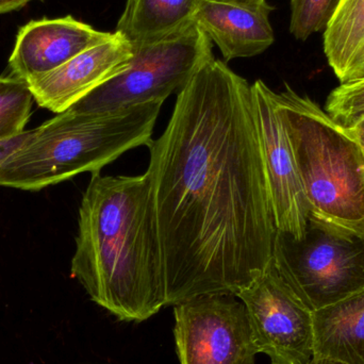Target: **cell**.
I'll return each instance as SVG.
<instances>
[{
	"label": "cell",
	"instance_id": "obj_9",
	"mask_svg": "<svg viewBox=\"0 0 364 364\" xmlns=\"http://www.w3.org/2000/svg\"><path fill=\"white\" fill-rule=\"evenodd\" d=\"M252 97L276 229L301 239L307 228L309 209L292 146L276 106L275 92L262 80H256L252 85Z\"/></svg>",
	"mask_w": 364,
	"mask_h": 364
},
{
	"label": "cell",
	"instance_id": "obj_5",
	"mask_svg": "<svg viewBox=\"0 0 364 364\" xmlns=\"http://www.w3.org/2000/svg\"><path fill=\"white\" fill-rule=\"evenodd\" d=\"M272 260L312 312L364 289V235L312 216L301 239L276 232Z\"/></svg>",
	"mask_w": 364,
	"mask_h": 364
},
{
	"label": "cell",
	"instance_id": "obj_21",
	"mask_svg": "<svg viewBox=\"0 0 364 364\" xmlns=\"http://www.w3.org/2000/svg\"><path fill=\"white\" fill-rule=\"evenodd\" d=\"M348 132L356 139L357 142L360 144V146L363 147L364 151V122L355 126L352 129H348Z\"/></svg>",
	"mask_w": 364,
	"mask_h": 364
},
{
	"label": "cell",
	"instance_id": "obj_22",
	"mask_svg": "<svg viewBox=\"0 0 364 364\" xmlns=\"http://www.w3.org/2000/svg\"><path fill=\"white\" fill-rule=\"evenodd\" d=\"M308 364H342L337 363V361L329 360V359L325 358H312Z\"/></svg>",
	"mask_w": 364,
	"mask_h": 364
},
{
	"label": "cell",
	"instance_id": "obj_8",
	"mask_svg": "<svg viewBox=\"0 0 364 364\" xmlns=\"http://www.w3.org/2000/svg\"><path fill=\"white\" fill-rule=\"evenodd\" d=\"M235 295L208 294L174 306L181 364H256L245 306Z\"/></svg>",
	"mask_w": 364,
	"mask_h": 364
},
{
	"label": "cell",
	"instance_id": "obj_20",
	"mask_svg": "<svg viewBox=\"0 0 364 364\" xmlns=\"http://www.w3.org/2000/svg\"><path fill=\"white\" fill-rule=\"evenodd\" d=\"M31 1L34 0H0V14L21 10Z\"/></svg>",
	"mask_w": 364,
	"mask_h": 364
},
{
	"label": "cell",
	"instance_id": "obj_3",
	"mask_svg": "<svg viewBox=\"0 0 364 364\" xmlns=\"http://www.w3.org/2000/svg\"><path fill=\"white\" fill-rule=\"evenodd\" d=\"M162 102L109 112L59 113L31 130L0 166V186L38 191L82 173H100L123 154L149 146Z\"/></svg>",
	"mask_w": 364,
	"mask_h": 364
},
{
	"label": "cell",
	"instance_id": "obj_12",
	"mask_svg": "<svg viewBox=\"0 0 364 364\" xmlns=\"http://www.w3.org/2000/svg\"><path fill=\"white\" fill-rule=\"evenodd\" d=\"M273 10L267 0H200L194 21L230 61L260 55L273 44Z\"/></svg>",
	"mask_w": 364,
	"mask_h": 364
},
{
	"label": "cell",
	"instance_id": "obj_7",
	"mask_svg": "<svg viewBox=\"0 0 364 364\" xmlns=\"http://www.w3.org/2000/svg\"><path fill=\"white\" fill-rule=\"evenodd\" d=\"M257 352L271 364H308L314 358V312L278 273L273 260L240 291Z\"/></svg>",
	"mask_w": 364,
	"mask_h": 364
},
{
	"label": "cell",
	"instance_id": "obj_17",
	"mask_svg": "<svg viewBox=\"0 0 364 364\" xmlns=\"http://www.w3.org/2000/svg\"><path fill=\"white\" fill-rule=\"evenodd\" d=\"M291 6L290 32L295 38L306 41L324 31L340 0H289Z\"/></svg>",
	"mask_w": 364,
	"mask_h": 364
},
{
	"label": "cell",
	"instance_id": "obj_18",
	"mask_svg": "<svg viewBox=\"0 0 364 364\" xmlns=\"http://www.w3.org/2000/svg\"><path fill=\"white\" fill-rule=\"evenodd\" d=\"M327 114L348 130L364 122V77L340 83L327 98Z\"/></svg>",
	"mask_w": 364,
	"mask_h": 364
},
{
	"label": "cell",
	"instance_id": "obj_15",
	"mask_svg": "<svg viewBox=\"0 0 364 364\" xmlns=\"http://www.w3.org/2000/svg\"><path fill=\"white\" fill-rule=\"evenodd\" d=\"M324 53L340 83L364 77V0H340L324 30Z\"/></svg>",
	"mask_w": 364,
	"mask_h": 364
},
{
	"label": "cell",
	"instance_id": "obj_13",
	"mask_svg": "<svg viewBox=\"0 0 364 364\" xmlns=\"http://www.w3.org/2000/svg\"><path fill=\"white\" fill-rule=\"evenodd\" d=\"M314 357L364 364V289L314 311Z\"/></svg>",
	"mask_w": 364,
	"mask_h": 364
},
{
	"label": "cell",
	"instance_id": "obj_14",
	"mask_svg": "<svg viewBox=\"0 0 364 364\" xmlns=\"http://www.w3.org/2000/svg\"><path fill=\"white\" fill-rule=\"evenodd\" d=\"M200 0H127L117 32L132 46L181 33L195 25Z\"/></svg>",
	"mask_w": 364,
	"mask_h": 364
},
{
	"label": "cell",
	"instance_id": "obj_1",
	"mask_svg": "<svg viewBox=\"0 0 364 364\" xmlns=\"http://www.w3.org/2000/svg\"><path fill=\"white\" fill-rule=\"evenodd\" d=\"M149 149L166 307L237 296L267 269L277 232L252 85L212 55Z\"/></svg>",
	"mask_w": 364,
	"mask_h": 364
},
{
	"label": "cell",
	"instance_id": "obj_19",
	"mask_svg": "<svg viewBox=\"0 0 364 364\" xmlns=\"http://www.w3.org/2000/svg\"><path fill=\"white\" fill-rule=\"evenodd\" d=\"M30 134H31V130H26L18 136L0 141V166L26 142Z\"/></svg>",
	"mask_w": 364,
	"mask_h": 364
},
{
	"label": "cell",
	"instance_id": "obj_10",
	"mask_svg": "<svg viewBox=\"0 0 364 364\" xmlns=\"http://www.w3.org/2000/svg\"><path fill=\"white\" fill-rule=\"evenodd\" d=\"M134 55V46L115 31L63 65L27 83L38 106L59 114L123 73Z\"/></svg>",
	"mask_w": 364,
	"mask_h": 364
},
{
	"label": "cell",
	"instance_id": "obj_6",
	"mask_svg": "<svg viewBox=\"0 0 364 364\" xmlns=\"http://www.w3.org/2000/svg\"><path fill=\"white\" fill-rule=\"evenodd\" d=\"M128 68L77 102L70 110L109 112L151 102H166L188 85L212 55V44L196 25L179 34L134 46Z\"/></svg>",
	"mask_w": 364,
	"mask_h": 364
},
{
	"label": "cell",
	"instance_id": "obj_4",
	"mask_svg": "<svg viewBox=\"0 0 364 364\" xmlns=\"http://www.w3.org/2000/svg\"><path fill=\"white\" fill-rule=\"evenodd\" d=\"M275 102L299 168L309 216L364 235V151L311 98L286 85Z\"/></svg>",
	"mask_w": 364,
	"mask_h": 364
},
{
	"label": "cell",
	"instance_id": "obj_16",
	"mask_svg": "<svg viewBox=\"0 0 364 364\" xmlns=\"http://www.w3.org/2000/svg\"><path fill=\"white\" fill-rule=\"evenodd\" d=\"M33 102L25 80L12 75L0 76V141L26 132Z\"/></svg>",
	"mask_w": 364,
	"mask_h": 364
},
{
	"label": "cell",
	"instance_id": "obj_2",
	"mask_svg": "<svg viewBox=\"0 0 364 364\" xmlns=\"http://www.w3.org/2000/svg\"><path fill=\"white\" fill-rule=\"evenodd\" d=\"M70 274L90 299L122 322L166 307V275L151 182L92 174L79 208Z\"/></svg>",
	"mask_w": 364,
	"mask_h": 364
},
{
	"label": "cell",
	"instance_id": "obj_11",
	"mask_svg": "<svg viewBox=\"0 0 364 364\" xmlns=\"http://www.w3.org/2000/svg\"><path fill=\"white\" fill-rule=\"evenodd\" d=\"M110 36L111 32L98 31L72 15L29 21L17 33L9 59L10 75L27 82L63 65Z\"/></svg>",
	"mask_w": 364,
	"mask_h": 364
}]
</instances>
